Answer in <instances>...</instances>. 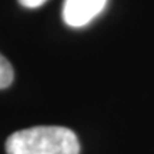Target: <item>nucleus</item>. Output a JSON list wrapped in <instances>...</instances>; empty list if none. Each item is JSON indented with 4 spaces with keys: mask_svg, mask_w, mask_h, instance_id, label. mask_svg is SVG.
<instances>
[{
    "mask_svg": "<svg viewBox=\"0 0 154 154\" xmlns=\"http://www.w3.org/2000/svg\"><path fill=\"white\" fill-rule=\"evenodd\" d=\"M46 0H19V3L23 7H27V9H37L43 5Z\"/></svg>",
    "mask_w": 154,
    "mask_h": 154,
    "instance_id": "20e7f679",
    "label": "nucleus"
},
{
    "mask_svg": "<svg viewBox=\"0 0 154 154\" xmlns=\"http://www.w3.org/2000/svg\"><path fill=\"white\" fill-rule=\"evenodd\" d=\"M107 0H64L61 16L67 26L83 27L100 14Z\"/></svg>",
    "mask_w": 154,
    "mask_h": 154,
    "instance_id": "f03ea898",
    "label": "nucleus"
},
{
    "mask_svg": "<svg viewBox=\"0 0 154 154\" xmlns=\"http://www.w3.org/2000/svg\"><path fill=\"white\" fill-rule=\"evenodd\" d=\"M13 77H14V73H13L11 64L0 54V90L9 87L13 83Z\"/></svg>",
    "mask_w": 154,
    "mask_h": 154,
    "instance_id": "7ed1b4c3",
    "label": "nucleus"
},
{
    "mask_svg": "<svg viewBox=\"0 0 154 154\" xmlns=\"http://www.w3.org/2000/svg\"><path fill=\"white\" fill-rule=\"evenodd\" d=\"M7 154H79V138L67 127L37 126L13 133L6 141Z\"/></svg>",
    "mask_w": 154,
    "mask_h": 154,
    "instance_id": "f257e3e1",
    "label": "nucleus"
}]
</instances>
